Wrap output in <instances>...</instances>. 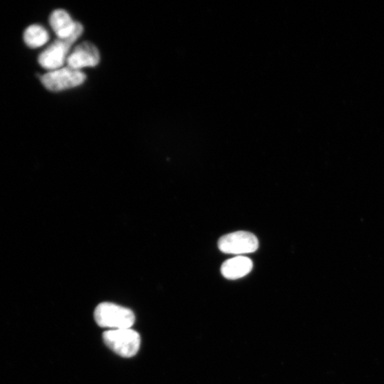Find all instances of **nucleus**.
Segmentation results:
<instances>
[{
  "label": "nucleus",
  "instance_id": "obj_1",
  "mask_svg": "<svg viewBox=\"0 0 384 384\" xmlns=\"http://www.w3.org/2000/svg\"><path fill=\"white\" fill-rule=\"evenodd\" d=\"M83 32V28L79 22L75 32L70 37L58 38L39 56V63L44 69L51 71L61 69L69 57L72 45L81 37Z\"/></svg>",
  "mask_w": 384,
  "mask_h": 384
},
{
  "label": "nucleus",
  "instance_id": "obj_2",
  "mask_svg": "<svg viewBox=\"0 0 384 384\" xmlns=\"http://www.w3.org/2000/svg\"><path fill=\"white\" fill-rule=\"evenodd\" d=\"M94 318L100 327L112 330L129 329L135 321L132 310L110 303H103L98 305L94 312Z\"/></svg>",
  "mask_w": 384,
  "mask_h": 384
},
{
  "label": "nucleus",
  "instance_id": "obj_3",
  "mask_svg": "<svg viewBox=\"0 0 384 384\" xmlns=\"http://www.w3.org/2000/svg\"><path fill=\"white\" fill-rule=\"evenodd\" d=\"M103 337L105 344L122 357H132L140 349L141 336L130 328L109 330Z\"/></svg>",
  "mask_w": 384,
  "mask_h": 384
},
{
  "label": "nucleus",
  "instance_id": "obj_4",
  "mask_svg": "<svg viewBox=\"0 0 384 384\" xmlns=\"http://www.w3.org/2000/svg\"><path fill=\"white\" fill-rule=\"evenodd\" d=\"M85 78L81 71L66 66L44 74L41 81L44 87L52 92H61L80 85Z\"/></svg>",
  "mask_w": 384,
  "mask_h": 384
},
{
  "label": "nucleus",
  "instance_id": "obj_5",
  "mask_svg": "<svg viewBox=\"0 0 384 384\" xmlns=\"http://www.w3.org/2000/svg\"><path fill=\"white\" fill-rule=\"evenodd\" d=\"M259 245L256 236L246 232L229 234L219 241V248L221 252L238 256L256 252Z\"/></svg>",
  "mask_w": 384,
  "mask_h": 384
},
{
  "label": "nucleus",
  "instance_id": "obj_6",
  "mask_svg": "<svg viewBox=\"0 0 384 384\" xmlns=\"http://www.w3.org/2000/svg\"><path fill=\"white\" fill-rule=\"evenodd\" d=\"M100 61V54L95 45L83 42L77 46L67 58L68 66L80 70L85 67H94Z\"/></svg>",
  "mask_w": 384,
  "mask_h": 384
},
{
  "label": "nucleus",
  "instance_id": "obj_7",
  "mask_svg": "<svg viewBox=\"0 0 384 384\" xmlns=\"http://www.w3.org/2000/svg\"><path fill=\"white\" fill-rule=\"evenodd\" d=\"M253 266V261L250 258L239 256L225 261L221 271L224 278L236 280L250 274Z\"/></svg>",
  "mask_w": 384,
  "mask_h": 384
},
{
  "label": "nucleus",
  "instance_id": "obj_8",
  "mask_svg": "<svg viewBox=\"0 0 384 384\" xmlns=\"http://www.w3.org/2000/svg\"><path fill=\"white\" fill-rule=\"evenodd\" d=\"M50 23L59 39H66L74 34L79 22H75L66 11L57 10L51 14Z\"/></svg>",
  "mask_w": 384,
  "mask_h": 384
},
{
  "label": "nucleus",
  "instance_id": "obj_9",
  "mask_svg": "<svg viewBox=\"0 0 384 384\" xmlns=\"http://www.w3.org/2000/svg\"><path fill=\"white\" fill-rule=\"evenodd\" d=\"M24 40L28 47L38 48L43 46L50 40V34L46 29L39 25L30 26L25 32Z\"/></svg>",
  "mask_w": 384,
  "mask_h": 384
}]
</instances>
